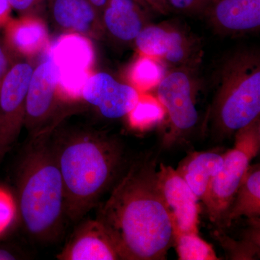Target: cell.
<instances>
[{
    "mask_svg": "<svg viewBox=\"0 0 260 260\" xmlns=\"http://www.w3.org/2000/svg\"><path fill=\"white\" fill-rule=\"evenodd\" d=\"M158 153L131 160L99 205L96 218L115 244L121 260H162L174 245L172 219L159 189Z\"/></svg>",
    "mask_w": 260,
    "mask_h": 260,
    "instance_id": "cell-1",
    "label": "cell"
},
{
    "mask_svg": "<svg viewBox=\"0 0 260 260\" xmlns=\"http://www.w3.org/2000/svg\"><path fill=\"white\" fill-rule=\"evenodd\" d=\"M59 125L51 140L64 184L65 215L79 223L111 191L131 160L116 135L89 128L59 129Z\"/></svg>",
    "mask_w": 260,
    "mask_h": 260,
    "instance_id": "cell-2",
    "label": "cell"
},
{
    "mask_svg": "<svg viewBox=\"0 0 260 260\" xmlns=\"http://www.w3.org/2000/svg\"><path fill=\"white\" fill-rule=\"evenodd\" d=\"M57 126L28 137L17 170L18 208L24 228L42 243L56 240L66 218L64 184L51 140Z\"/></svg>",
    "mask_w": 260,
    "mask_h": 260,
    "instance_id": "cell-3",
    "label": "cell"
},
{
    "mask_svg": "<svg viewBox=\"0 0 260 260\" xmlns=\"http://www.w3.org/2000/svg\"><path fill=\"white\" fill-rule=\"evenodd\" d=\"M218 77L202 128L217 143L259 119V56L251 51L235 54L224 63Z\"/></svg>",
    "mask_w": 260,
    "mask_h": 260,
    "instance_id": "cell-4",
    "label": "cell"
},
{
    "mask_svg": "<svg viewBox=\"0 0 260 260\" xmlns=\"http://www.w3.org/2000/svg\"><path fill=\"white\" fill-rule=\"evenodd\" d=\"M234 147L223 153L221 168L203 202L210 220L218 229L224 219L253 159L260 150L259 119L236 133Z\"/></svg>",
    "mask_w": 260,
    "mask_h": 260,
    "instance_id": "cell-5",
    "label": "cell"
},
{
    "mask_svg": "<svg viewBox=\"0 0 260 260\" xmlns=\"http://www.w3.org/2000/svg\"><path fill=\"white\" fill-rule=\"evenodd\" d=\"M199 84L191 70L180 67L167 72L158 85V99L169 119L170 129L162 148H171L188 139L200 122Z\"/></svg>",
    "mask_w": 260,
    "mask_h": 260,
    "instance_id": "cell-6",
    "label": "cell"
},
{
    "mask_svg": "<svg viewBox=\"0 0 260 260\" xmlns=\"http://www.w3.org/2000/svg\"><path fill=\"white\" fill-rule=\"evenodd\" d=\"M59 68L50 56L34 68L25 101L24 127L34 137L58 125L68 115L58 93Z\"/></svg>",
    "mask_w": 260,
    "mask_h": 260,
    "instance_id": "cell-7",
    "label": "cell"
},
{
    "mask_svg": "<svg viewBox=\"0 0 260 260\" xmlns=\"http://www.w3.org/2000/svg\"><path fill=\"white\" fill-rule=\"evenodd\" d=\"M59 68L57 90L64 103L81 99L82 89L92 74L95 53L89 38L64 32L54 43L49 54Z\"/></svg>",
    "mask_w": 260,
    "mask_h": 260,
    "instance_id": "cell-8",
    "label": "cell"
},
{
    "mask_svg": "<svg viewBox=\"0 0 260 260\" xmlns=\"http://www.w3.org/2000/svg\"><path fill=\"white\" fill-rule=\"evenodd\" d=\"M34 70L30 59L20 56L0 85V162L24 127L25 101Z\"/></svg>",
    "mask_w": 260,
    "mask_h": 260,
    "instance_id": "cell-9",
    "label": "cell"
},
{
    "mask_svg": "<svg viewBox=\"0 0 260 260\" xmlns=\"http://www.w3.org/2000/svg\"><path fill=\"white\" fill-rule=\"evenodd\" d=\"M159 189L172 219L174 234H199L200 200L184 179L170 166L159 164Z\"/></svg>",
    "mask_w": 260,
    "mask_h": 260,
    "instance_id": "cell-10",
    "label": "cell"
},
{
    "mask_svg": "<svg viewBox=\"0 0 260 260\" xmlns=\"http://www.w3.org/2000/svg\"><path fill=\"white\" fill-rule=\"evenodd\" d=\"M132 85L119 83L106 73H92L84 84L81 99L93 106L99 114L109 119L127 116L140 99Z\"/></svg>",
    "mask_w": 260,
    "mask_h": 260,
    "instance_id": "cell-11",
    "label": "cell"
},
{
    "mask_svg": "<svg viewBox=\"0 0 260 260\" xmlns=\"http://www.w3.org/2000/svg\"><path fill=\"white\" fill-rule=\"evenodd\" d=\"M140 54L173 65H185L194 51L193 43L170 25H147L135 39Z\"/></svg>",
    "mask_w": 260,
    "mask_h": 260,
    "instance_id": "cell-12",
    "label": "cell"
},
{
    "mask_svg": "<svg viewBox=\"0 0 260 260\" xmlns=\"http://www.w3.org/2000/svg\"><path fill=\"white\" fill-rule=\"evenodd\" d=\"M60 252L59 260H121L115 244L99 220H81Z\"/></svg>",
    "mask_w": 260,
    "mask_h": 260,
    "instance_id": "cell-13",
    "label": "cell"
},
{
    "mask_svg": "<svg viewBox=\"0 0 260 260\" xmlns=\"http://www.w3.org/2000/svg\"><path fill=\"white\" fill-rule=\"evenodd\" d=\"M53 25L64 32L101 39L104 30L102 15L89 0H47Z\"/></svg>",
    "mask_w": 260,
    "mask_h": 260,
    "instance_id": "cell-14",
    "label": "cell"
},
{
    "mask_svg": "<svg viewBox=\"0 0 260 260\" xmlns=\"http://www.w3.org/2000/svg\"><path fill=\"white\" fill-rule=\"evenodd\" d=\"M205 13L215 29L224 34L259 29L260 0H216Z\"/></svg>",
    "mask_w": 260,
    "mask_h": 260,
    "instance_id": "cell-15",
    "label": "cell"
},
{
    "mask_svg": "<svg viewBox=\"0 0 260 260\" xmlns=\"http://www.w3.org/2000/svg\"><path fill=\"white\" fill-rule=\"evenodd\" d=\"M3 28L5 43L19 56L30 59L49 46L47 23L39 15H20L18 18H11Z\"/></svg>",
    "mask_w": 260,
    "mask_h": 260,
    "instance_id": "cell-16",
    "label": "cell"
},
{
    "mask_svg": "<svg viewBox=\"0 0 260 260\" xmlns=\"http://www.w3.org/2000/svg\"><path fill=\"white\" fill-rule=\"evenodd\" d=\"M138 0H108L103 10L104 30L122 42L135 41L147 25V18Z\"/></svg>",
    "mask_w": 260,
    "mask_h": 260,
    "instance_id": "cell-17",
    "label": "cell"
},
{
    "mask_svg": "<svg viewBox=\"0 0 260 260\" xmlns=\"http://www.w3.org/2000/svg\"><path fill=\"white\" fill-rule=\"evenodd\" d=\"M223 160V153L193 152L181 160L176 171L203 203L212 181L221 168Z\"/></svg>",
    "mask_w": 260,
    "mask_h": 260,
    "instance_id": "cell-18",
    "label": "cell"
},
{
    "mask_svg": "<svg viewBox=\"0 0 260 260\" xmlns=\"http://www.w3.org/2000/svg\"><path fill=\"white\" fill-rule=\"evenodd\" d=\"M243 216L260 218L259 164L249 166L228 210L222 229L230 227L233 221Z\"/></svg>",
    "mask_w": 260,
    "mask_h": 260,
    "instance_id": "cell-19",
    "label": "cell"
},
{
    "mask_svg": "<svg viewBox=\"0 0 260 260\" xmlns=\"http://www.w3.org/2000/svg\"><path fill=\"white\" fill-rule=\"evenodd\" d=\"M249 226L244 232L240 241L227 237L221 229H217L213 234L226 251L231 259L248 260L259 257L260 218L248 219Z\"/></svg>",
    "mask_w": 260,
    "mask_h": 260,
    "instance_id": "cell-20",
    "label": "cell"
},
{
    "mask_svg": "<svg viewBox=\"0 0 260 260\" xmlns=\"http://www.w3.org/2000/svg\"><path fill=\"white\" fill-rule=\"evenodd\" d=\"M165 74L160 61L140 54L129 68L127 78L130 85L141 93L158 86Z\"/></svg>",
    "mask_w": 260,
    "mask_h": 260,
    "instance_id": "cell-21",
    "label": "cell"
},
{
    "mask_svg": "<svg viewBox=\"0 0 260 260\" xmlns=\"http://www.w3.org/2000/svg\"><path fill=\"white\" fill-rule=\"evenodd\" d=\"M174 245L180 260L219 259L213 246L196 233L174 234Z\"/></svg>",
    "mask_w": 260,
    "mask_h": 260,
    "instance_id": "cell-22",
    "label": "cell"
},
{
    "mask_svg": "<svg viewBox=\"0 0 260 260\" xmlns=\"http://www.w3.org/2000/svg\"><path fill=\"white\" fill-rule=\"evenodd\" d=\"M165 114L158 99L141 93L138 104L127 116L130 125L143 129L161 120Z\"/></svg>",
    "mask_w": 260,
    "mask_h": 260,
    "instance_id": "cell-23",
    "label": "cell"
},
{
    "mask_svg": "<svg viewBox=\"0 0 260 260\" xmlns=\"http://www.w3.org/2000/svg\"><path fill=\"white\" fill-rule=\"evenodd\" d=\"M216 0H168L171 10L186 15L205 14Z\"/></svg>",
    "mask_w": 260,
    "mask_h": 260,
    "instance_id": "cell-24",
    "label": "cell"
},
{
    "mask_svg": "<svg viewBox=\"0 0 260 260\" xmlns=\"http://www.w3.org/2000/svg\"><path fill=\"white\" fill-rule=\"evenodd\" d=\"M17 206L13 195L6 189L0 188V235L13 221Z\"/></svg>",
    "mask_w": 260,
    "mask_h": 260,
    "instance_id": "cell-25",
    "label": "cell"
},
{
    "mask_svg": "<svg viewBox=\"0 0 260 260\" xmlns=\"http://www.w3.org/2000/svg\"><path fill=\"white\" fill-rule=\"evenodd\" d=\"M13 9L16 10L20 15H37L47 5V0H10Z\"/></svg>",
    "mask_w": 260,
    "mask_h": 260,
    "instance_id": "cell-26",
    "label": "cell"
},
{
    "mask_svg": "<svg viewBox=\"0 0 260 260\" xmlns=\"http://www.w3.org/2000/svg\"><path fill=\"white\" fill-rule=\"evenodd\" d=\"M18 57L20 56L8 47L3 37H0V85Z\"/></svg>",
    "mask_w": 260,
    "mask_h": 260,
    "instance_id": "cell-27",
    "label": "cell"
},
{
    "mask_svg": "<svg viewBox=\"0 0 260 260\" xmlns=\"http://www.w3.org/2000/svg\"><path fill=\"white\" fill-rule=\"evenodd\" d=\"M13 10L10 0H0V29L11 19V12Z\"/></svg>",
    "mask_w": 260,
    "mask_h": 260,
    "instance_id": "cell-28",
    "label": "cell"
},
{
    "mask_svg": "<svg viewBox=\"0 0 260 260\" xmlns=\"http://www.w3.org/2000/svg\"><path fill=\"white\" fill-rule=\"evenodd\" d=\"M147 7H150L162 14H167L171 11L168 0H141Z\"/></svg>",
    "mask_w": 260,
    "mask_h": 260,
    "instance_id": "cell-29",
    "label": "cell"
},
{
    "mask_svg": "<svg viewBox=\"0 0 260 260\" xmlns=\"http://www.w3.org/2000/svg\"><path fill=\"white\" fill-rule=\"evenodd\" d=\"M17 256L13 251L8 249H0V260L16 259Z\"/></svg>",
    "mask_w": 260,
    "mask_h": 260,
    "instance_id": "cell-30",
    "label": "cell"
},
{
    "mask_svg": "<svg viewBox=\"0 0 260 260\" xmlns=\"http://www.w3.org/2000/svg\"><path fill=\"white\" fill-rule=\"evenodd\" d=\"M89 1L93 5V6L96 8L98 11L102 15L103 10L105 8L108 0H89Z\"/></svg>",
    "mask_w": 260,
    "mask_h": 260,
    "instance_id": "cell-31",
    "label": "cell"
},
{
    "mask_svg": "<svg viewBox=\"0 0 260 260\" xmlns=\"http://www.w3.org/2000/svg\"><path fill=\"white\" fill-rule=\"evenodd\" d=\"M138 1H139L140 3H142L144 6L147 7L146 5L144 4V3H143V2L141 1V0H138Z\"/></svg>",
    "mask_w": 260,
    "mask_h": 260,
    "instance_id": "cell-32",
    "label": "cell"
}]
</instances>
